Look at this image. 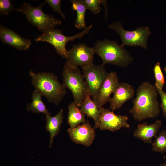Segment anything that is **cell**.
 Here are the masks:
<instances>
[{
    "instance_id": "6da1fadb",
    "label": "cell",
    "mask_w": 166,
    "mask_h": 166,
    "mask_svg": "<svg viewBox=\"0 0 166 166\" xmlns=\"http://www.w3.org/2000/svg\"><path fill=\"white\" fill-rule=\"evenodd\" d=\"M158 95L155 85L148 81L142 83L136 89V97L132 101L133 106L129 111L135 120L140 121L159 115L160 109Z\"/></svg>"
},
{
    "instance_id": "7a4b0ae2",
    "label": "cell",
    "mask_w": 166,
    "mask_h": 166,
    "mask_svg": "<svg viewBox=\"0 0 166 166\" xmlns=\"http://www.w3.org/2000/svg\"><path fill=\"white\" fill-rule=\"evenodd\" d=\"M32 84L50 103L59 105L67 93L65 87L59 81L57 77L52 73L29 72Z\"/></svg>"
},
{
    "instance_id": "3957f363",
    "label": "cell",
    "mask_w": 166,
    "mask_h": 166,
    "mask_svg": "<svg viewBox=\"0 0 166 166\" xmlns=\"http://www.w3.org/2000/svg\"><path fill=\"white\" fill-rule=\"evenodd\" d=\"M95 54L102 60V65L112 64L126 67L132 62L133 58L124 47L114 41L105 38L98 40L93 47Z\"/></svg>"
},
{
    "instance_id": "277c9868",
    "label": "cell",
    "mask_w": 166,
    "mask_h": 166,
    "mask_svg": "<svg viewBox=\"0 0 166 166\" xmlns=\"http://www.w3.org/2000/svg\"><path fill=\"white\" fill-rule=\"evenodd\" d=\"M63 83L65 88L71 92L74 101L77 107H80L88 89L85 78L78 68L70 67L66 64L62 72Z\"/></svg>"
},
{
    "instance_id": "5b68a950",
    "label": "cell",
    "mask_w": 166,
    "mask_h": 166,
    "mask_svg": "<svg viewBox=\"0 0 166 166\" xmlns=\"http://www.w3.org/2000/svg\"><path fill=\"white\" fill-rule=\"evenodd\" d=\"M44 2L37 7L32 6L30 3H24L20 8H14V10L23 13L28 21L38 29L45 32L55 28L61 24L62 21L52 15H48L42 10Z\"/></svg>"
},
{
    "instance_id": "8992f818",
    "label": "cell",
    "mask_w": 166,
    "mask_h": 166,
    "mask_svg": "<svg viewBox=\"0 0 166 166\" xmlns=\"http://www.w3.org/2000/svg\"><path fill=\"white\" fill-rule=\"evenodd\" d=\"M92 26L93 25H91L80 32L69 37L64 35L60 30L54 28L38 36L35 40L36 42L42 41L51 44L54 47L57 53L66 59L68 51L66 48L67 43L82 38L89 33Z\"/></svg>"
},
{
    "instance_id": "52a82bcc",
    "label": "cell",
    "mask_w": 166,
    "mask_h": 166,
    "mask_svg": "<svg viewBox=\"0 0 166 166\" xmlns=\"http://www.w3.org/2000/svg\"><path fill=\"white\" fill-rule=\"evenodd\" d=\"M109 28L115 30L120 36L122 41L121 45L124 46H139L148 49V40L151 32L147 26H140L133 31L125 30L119 21L110 24Z\"/></svg>"
},
{
    "instance_id": "ba28073f",
    "label": "cell",
    "mask_w": 166,
    "mask_h": 166,
    "mask_svg": "<svg viewBox=\"0 0 166 166\" xmlns=\"http://www.w3.org/2000/svg\"><path fill=\"white\" fill-rule=\"evenodd\" d=\"M95 54L93 47L84 43L76 44L68 51L65 64L72 67L82 68L93 63Z\"/></svg>"
},
{
    "instance_id": "9c48e42d",
    "label": "cell",
    "mask_w": 166,
    "mask_h": 166,
    "mask_svg": "<svg viewBox=\"0 0 166 166\" xmlns=\"http://www.w3.org/2000/svg\"><path fill=\"white\" fill-rule=\"evenodd\" d=\"M82 69L89 93L93 99L97 94L109 73L102 65H96L93 63L82 68Z\"/></svg>"
},
{
    "instance_id": "30bf717a",
    "label": "cell",
    "mask_w": 166,
    "mask_h": 166,
    "mask_svg": "<svg viewBox=\"0 0 166 166\" xmlns=\"http://www.w3.org/2000/svg\"><path fill=\"white\" fill-rule=\"evenodd\" d=\"M128 117L126 115H116L113 111L101 108L98 128L101 130H109L114 132L122 128H128L130 125L128 122Z\"/></svg>"
},
{
    "instance_id": "8fae6325",
    "label": "cell",
    "mask_w": 166,
    "mask_h": 166,
    "mask_svg": "<svg viewBox=\"0 0 166 166\" xmlns=\"http://www.w3.org/2000/svg\"><path fill=\"white\" fill-rule=\"evenodd\" d=\"M119 83L118 76L115 72L111 71L102 84L96 96L93 100L98 107L101 109L106 103L109 102L110 96L116 90Z\"/></svg>"
},
{
    "instance_id": "7c38bea8",
    "label": "cell",
    "mask_w": 166,
    "mask_h": 166,
    "mask_svg": "<svg viewBox=\"0 0 166 166\" xmlns=\"http://www.w3.org/2000/svg\"><path fill=\"white\" fill-rule=\"evenodd\" d=\"M67 131L72 141L87 147L91 145L95 136V128L88 120L81 125L70 128Z\"/></svg>"
},
{
    "instance_id": "4fadbf2b",
    "label": "cell",
    "mask_w": 166,
    "mask_h": 166,
    "mask_svg": "<svg viewBox=\"0 0 166 166\" xmlns=\"http://www.w3.org/2000/svg\"><path fill=\"white\" fill-rule=\"evenodd\" d=\"M0 38L3 43L9 45L19 50H26L31 45L30 39L22 37L2 25L0 26Z\"/></svg>"
},
{
    "instance_id": "5bb4252c",
    "label": "cell",
    "mask_w": 166,
    "mask_h": 166,
    "mask_svg": "<svg viewBox=\"0 0 166 166\" xmlns=\"http://www.w3.org/2000/svg\"><path fill=\"white\" fill-rule=\"evenodd\" d=\"M134 94L132 85L126 82L119 83L109 101L110 109L113 111L121 108L127 101L133 98Z\"/></svg>"
},
{
    "instance_id": "9a60e30c",
    "label": "cell",
    "mask_w": 166,
    "mask_h": 166,
    "mask_svg": "<svg viewBox=\"0 0 166 166\" xmlns=\"http://www.w3.org/2000/svg\"><path fill=\"white\" fill-rule=\"evenodd\" d=\"M162 122L161 120H156L155 122L150 124H148L147 122L139 124L134 132V136L145 143H151L153 138L157 136Z\"/></svg>"
},
{
    "instance_id": "2e32d148",
    "label": "cell",
    "mask_w": 166,
    "mask_h": 166,
    "mask_svg": "<svg viewBox=\"0 0 166 166\" xmlns=\"http://www.w3.org/2000/svg\"><path fill=\"white\" fill-rule=\"evenodd\" d=\"M90 96L88 93L80 107V110L83 114L94 120L95 122L94 128H98L101 108L100 109L98 107Z\"/></svg>"
},
{
    "instance_id": "e0dca14e",
    "label": "cell",
    "mask_w": 166,
    "mask_h": 166,
    "mask_svg": "<svg viewBox=\"0 0 166 166\" xmlns=\"http://www.w3.org/2000/svg\"><path fill=\"white\" fill-rule=\"evenodd\" d=\"M46 128L50 133V143L49 147L51 148L53 141L55 136L59 133L60 127L63 119V110L61 109L55 115L46 116Z\"/></svg>"
},
{
    "instance_id": "ac0fdd59",
    "label": "cell",
    "mask_w": 166,
    "mask_h": 166,
    "mask_svg": "<svg viewBox=\"0 0 166 166\" xmlns=\"http://www.w3.org/2000/svg\"><path fill=\"white\" fill-rule=\"evenodd\" d=\"M42 95L38 91L34 90L32 94L31 102L26 106L27 110L33 113H42L46 116L51 115L50 113L42 99Z\"/></svg>"
},
{
    "instance_id": "d6986e66",
    "label": "cell",
    "mask_w": 166,
    "mask_h": 166,
    "mask_svg": "<svg viewBox=\"0 0 166 166\" xmlns=\"http://www.w3.org/2000/svg\"><path fill=\"white\" fill-rule=\"evenodd\" d=\"M72 8L76 11L77 17L75 26L78 29H86L87 26L85 21V15L87 10L82 0H71Z\"/></svg>"
},
{
    "instance_id": "ffe728a7",
    "label": "cell",
    "mask_w": 166,
    "mask_h": 166,
    "mask_svg": "<svg viewBox=\"0 0 166 166\" xmlns=\"http://www.w3.org/2000/svg\"><path fill=\"white\" fill-rule=\"evenodd\" d=\"M68 109L67 122L71 128H74L80 124L86 122L85 115L81 112L73 101L69 105Z\"/></svg>"
},
{
    "instance_id": "44dd1931",
    "label": "cell",
    "mask_w": 166,
    "mask_h": 166,
    "mask_svg": "<svg viewBox=\"0 0 166 166\" xmlns=\"http://www.w3.org/2000/svg\"><path fill=\"white\" fill-rule=\"evenodd\" d=\"M152 150L162 154L166 153V131L163 130L160 132L152 143Z\"/></svg>"
},
{
    "instance_id": "7402d4cb",
    "label": "cell",
    "mask_w": 166,
    "mask_h": 166,
    "mask_svg": "<svg viewBox=\"0 0 166 166\" xmlns=\"http://www.w3.org/2000/svg\"><path fill=\"white\" fill-rule=\"evenodd\" d=\"M153 72L156 81L155 85L162 89L165 81L160 62L156 63L154 65Z\"/></svg>"
},
{
    "instance_id": "603a6c76",
    "label": "cell",
    "mask_w": 166,
    "mask_h": 166,
    "mask_svg": "<svg viewBox=\"0 0 166 166\" xmlns=\"http://www.w3.org/2000/svg\"><path fill=\"white\" fill-rule=\"evenodd\" d=\"M87 9L92 13L97 14L101 11V8L100 4H102V0H82Z\"/></svg>"
},
{
    "instance_id": "cb8c5ba5",
    "label": "cell",
    "mask_w": 166,
    "mask_h": 166,
    "mask_svg": "<svg viewBox=\"0 0 166 166\" xmlns=\"http://www.w3.org/2000/svg\"><path fill=\"white\" fill-rule=\"evenodd\" d=\"M11 1L10 0H0V14L1 15H7L14 10Z\"/></svg>"
},
{
    "instance_id": "d4e9b609",
    "label": "cell",
    "mask_w": 166,
    "mask_h": 166,
    "mask_svg": "<svg viewBox=\"0 0 166 166\" xmlns=\"http://www.w3.org/2000/svg\"><path fill=\"white\" fill-rule=\"evenodd\" d=\"M61 2L60 0H46L44 2L48 3L54 11L59 14L65 19V17L61 10Z\"/></svg>"
},
{
    "instance_id": "484cf974",
    "label": "cell",
    "mask_w": 166,
    "mask_h": 166,
    "mask_svg": "<svg viewBox=\"0 0 166 166\" xmlns=\"http://www.w3.org/2000/svg\"><path fill=\"white\" fill-rule=\"evenodd\" d=\"M156 86L161 98V103L160 107L162 109L163 116L166 118V92H164L162 89Z\"/></svg>"
},
{
    "instance_id": "4316f807",
    "label": "cell",
    "mask_w": 166,
    "mask_h": 166,
    "mask_svg": "<svg viewBox=\"0 0 166 166\" xmlns=\"http://www.w3.org/2000/svg\"><path fill=\"white\" fill-rule=\"evenodd\" d=\"M158 166H166V161L164 163L160 164Z\"/></svg>"
},
{
    "instance_id": "83f0119b",
    "label": "cell",
    "mask_w": 166,
    "mask_h": 166,
    "mask_svg": "<svg viewBox=\"0 0 166 166\" xmlns=\"http://www.w3.org/2000/svg\"><path fill=\"white\" fill-rule=\"evenodd\" d=\"M164 70L166 72V65L165 66L164 68Z\"/></svg>"
},
{
    "instance_id": "f1b7e54d",
    "label": "cell",
    "mask_w": 166,
    "mask_h": 166,
    "mask_svg": "<svg viewBox=\"0 0 166 166\" xmlns=\"http://www.w3.org/2000/svg\"></svg>"
}]
</instances>
